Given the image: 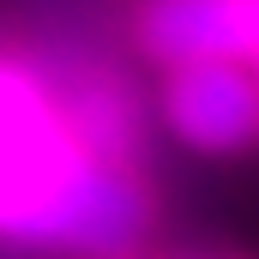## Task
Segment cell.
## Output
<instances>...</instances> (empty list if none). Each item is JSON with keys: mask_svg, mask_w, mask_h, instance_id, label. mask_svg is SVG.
Here are the masks:
<instances>
[{"mask_svg": "<svg viewBox=\"0 0 259 259\" xmlns=\"http://www.w3.org/2000/svg\"><path fill=\"white\" fill-rule=\"evenodd\" d=\"M151 223V193L127 163L84 151L72 103L36 66L0 55V241L55 253H127Z\"/></svg>", "mask_w": 259, "mask_h": 259, "instance_id": "obj_1", "label": "cell"}, {"mask_svg": "<svg viewBox=\"0 0 259 259\" xmlns=\"http://www.w3.org/2000/svg\"><path fill=\"white\" fill-rule=\"evenodd\" d=\"M163 109H169V127L193 151H241L259 139V66L247 61L169 66Z\"/></svg>", "mask_w": 259, "mask_h": 259, "instance_id": "obj_2", "label": "cell"}, {"mask_svg": "<svg viewBox=\"0 0 259 259\" xmlns=\"http://www.w3.org/2000/svg\"><path fill=\"white\" fill-rule=\"evenodd\" d=\"M139 36L163 66L247 61V12H241V0H151Z\"/></svg>", "mask_w": 259, "mask_h": 259, "instance_id": "obj_3", "label": "cell"}, {"mask_svg": "<svg viewBox=\"0 0 259 259\" xmlns=\"http://www.w3.org/2000/svg\"><path fill=\"white\" fill-rule=\"evenodd\" d=\"M72 121H78V139H84V151L91 157H103V163H127L133 151V97H121L115 84H84L78 97H72Z\"/></svg>", "mask_w": 259, "mask_h": 259, "instance_id": "obj_4", "label": "cell"}, {"mask_svg": "<svg viewBox=\"0 0 259 259\" xmlns=\"http://www.w3.org/2000/svg\"><path fill=\"white\" fill-rule=\"evenodd\" d=\"M241 12H247V61L259 66V0H241Z\"/></svg>", "mask_w": 259, "mask_h": 259, "instance_id": "obj_5", "label": "cell"}]
</instances>
